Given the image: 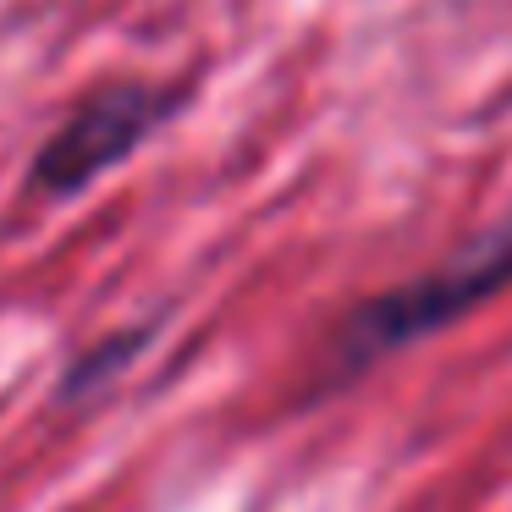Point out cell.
I'll list each match as a JSON object with an SVG mask.
<instances>
[{"mask_svg":"<svg viewBox=\"0 0 512 512\" xmlns=\"http://www.w3.org/2000/svg\"><path fill=\"white\" fill-rule=\"evenodd\" d=\"M507 287H512V210H501L485 232H474L463 248H452L441 265L419 270L402 287H386L358 303L336 325L325 364H331L336 380L364 375L369 364L457 325L463 314H474L479 303H490Z\"/></svg>","mask_w":512,"mask_h":512,"instance_id":"cell-1","label":"cell"},{"mask_svg":"<svg viewBox=\"0 0 512 512\" xmlns=\"http://www.w3.org/2000/svg\"><path fill=\"white\" fill-rule=\"evenodd\" d=\"M177 111H182L177 89H166V83H144V78L100 83V89L83 94L67 111V122L39 144L23 193L28 199H50V204L78 199L83 188L111 177L122 160H133Z\"/></svg>","mask_w":512,"mask_h":512,"instance_id":"cell-2","label":"cell"}]
</instances>
